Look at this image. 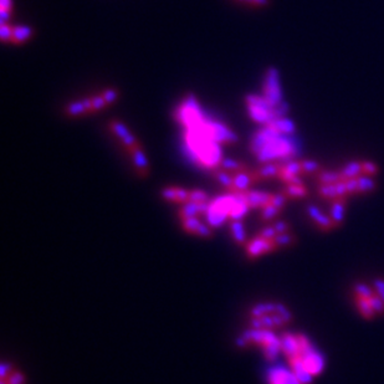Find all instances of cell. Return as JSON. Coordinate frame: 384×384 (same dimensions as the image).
<instances>
[{
  "label": "cell",
  "mask_w": 384,
  "mask_h": 384,
  "mask_svg": "<svg viewBox=\"0 0 384 384\" xmlns=\"http://www.w3.org/2000/svg\"><path fill=\"white\" fill-rule=\"evenodd\" d=\"M251 151L261 163L276 160L288 162L300 155V146L293 134L283 133L272 126L266 125L254 136Z\"/></svg>",
  "instance_id": "cell-1"
},
{
  "label": "cell",
  "mask_w": 384,
  "mask_h": 384,
  "mask_svg": "<svg viewBox=\"0 0 384 384\" xmlns=\"http://www.w3.org/2000/svg\"><path fill=\"white\" fill-rule=\"evenodd\" d=\"M292 315L283 303L262 302L250 310L251 328L274 329L290 323Z\"/></svg>",
  "instance_id": "cell-2"
},
{
  "label": "cell",
  "mask_w": 384,
  "mask_h": 384,
  "mask_svg": "<svg viewBox=\"0 0 384 384\" xmlns=\"http://www.w3.org/2000/svg\"><path fill=\"white\" fill-rule=\"evenodd\" d=\"M250 345L259 346L269 361H275L281 352V337H277L271 329L251 328L244 332L239 337L238 346L245 347Z\"/></svg>",
  "instance_id": "cell-3"
},
{
  "label": "cell",
  "mask_w": 384,
  "mask_h": 384,
  "mask_svg": "<svg viewBox=\"0 0 384 384\" xmlns=\"http://www.w3.org/2000/svg\"><path fill=\"white\" fill-rule=\"evenodd\" d=\"M246 105L250 117L255 122L261 123L266 126L277 118L286 117L288 107L285 102H283L279 107H274L264 98V96H256V95H249L246 97Z\"/></svg>",
  "instance_id": "cell-4"
},
{
  "label": "cell",
  "mask_w": 384,
  "mask_h": 384,
  "mask_svg": "<svg viewBox=\"0 0 384 384\" xmlns=\"http://www.w3.org/2000/svg\"><path fill=\"white\" fill-rule=\"evenodd\" d=\"M288 362H297V363H300L314 378L320 376L323 372L324 367H326V359H324L323 354L319 350H316V347L312 345L309 337L303 343L301 352L296 357L290 358Z\"/></svg>",
  "instance_id": "cell-5"
},
{
  "label": "cell",
  "mask_w": 384,
  "mask_h": 384,
  "mask_svg": "<svg viewBox=\"0 0 384 384\" xmlns=\"http://www.w3.org/2000/svg\"><path fill=\"white\" fill-rule=\"evenodd\" d=\"M264 98L269 102L270 105L274 107H279L283 103V94H281V87H280L279 72L276 68L271 67L267 70L266 77H265L264 84Z\"/></svg>",
  "instance_id": "cell-6"
},
{
  "label": "cell",
  "mask_w": 384,
  "mask_h": 384,
  "mask_svg": "<svg viewBox=\"0 0 384 384\" xmlns=\"http://www.w3.org/2000/svg\"><path fill=\"white\" fill-rule=\"evenodd\" d=\"M267 384H302L291 368L274 366L266 373Z\"/></svg>",
  "instance_id": "cell-7"
},
{
  "label": "cell",
  "mask_w": 384,
  "mask_h": 384,
  "mask_svg": "<svg viewBox=\"0 0 384 384\" xmlns=\"http://www.w3.org/2000/svg\"><path fill=\"white\" fill-rule=\"evenodd\" d=\"M279 246L275 243V239H266L257 235L246 244V253L250 257H259L265 254L272 253Z\"/></svg>",
  "instance_id": "cell-8"
},
{
  "label": "cell",
  "mask_w": 384,
  "mask_h": 384,
  "mask_svg": "<svg viewBox=\"0 0 384 384\" xmlns=\"http://www.w3.org/2000/svg\"><path fill=\"white\" fill-rule=\"evenodd\" d=\"M233 175V188L230 192H245L249 191V187L256 181H259L260 177L257 172H248V170H241V172H229Z\"/></svg>",
  "instance_id": "cell-9"
},
{
  "label": "cell",
  "mask_w": 384,
  "mask_h": 384,
  "mask_svg": "<svg viewBox=\"0 0 384 384\" xmlns=\"http://www.w3.org/2000/svg\"><path fill=\"white\" fill-rule=\"evenodd\" d=\"M319 193L321 196L326 199H331V200L346 198V196L350 195L345 181H338L336 183L331 184H321L319 188Z\"/></svg>",
  "instance_id": "cell-10"
},
{
  "label": "cell",
  "mask_w": 384,
  "mask_h": 384,
  "mask_svg": "<svg viewBox=\"0 0 384 384\" xmlns=\"http://www.w3.org/2000/svg\"><path fill=\"white\" fill-rule=\"evenodd\" d=\"M240 194L245 199L249 207L255 208V209H262L266 207L272 198V194L260 191H245L240 192Z\"/></svg>",
  "instance_id": "cell-11"
},
{
  "label": "cell",
  "mask_w": 384,
  "mask_h": 384,
  "mask_svg": "<svg viewBox=\"0 0 384 384\" xmlns=\"http://www.w3.org/2000/svg\"><path fill=\"white\" fill-rule=\"evenodd\" d=\"M110 128L111 131H112L113 133L121 139V142H122L123 146L127 148V151H129V149L133 148V147L139 146L138 141L134 138V136L131 133V132L128 131L127 127H126L123 123L118 122V121H111Z\"/></svg>",
  "instance_id": "cell-12"
},
{
  "label": "cell",
  "mask_w": 384,
  "mask_h": 384,
  "mask_svg": "<svg viewBox=\"0 0 384 384\" xmlns=\"http://www.w3.org/2000/svg\"><path fill=\"white\" fill-rule=\"evenodd\" d=\"M307 214L311 218L312 222L322 230H331L336 227L337 225L332 220L331 215H327L322 212L321 209L316 207V205H309L307 207Z\"/></svg>",
  "instance_id": "cell-13"
},
{
  "label": "cell",
  "mask_w": 384,
  "mask_h": 384,
  "mask_svg": "<svg viewBox=\"0 0 384 384\" xmlns=\"http://www.w3.org/2000/svg\"><path fill=\"white\" fill-rule=\"evenodd\" d=\"M182 225L188 233L194 234V235L203 236V238H209L212 235L210 227L204 225L196 217L184 218V219H182Z\"/></svg>",
  "instance_id": "cell-14"
},
{
  "label": "cell",
  "mask_w": 384,
  "mask_h": 384,
  "mask_svg": "<svg viewBox=\"0 0 384 384\" xmlns=\"http://www.w3.org/2000/svg\"><path fill=\"white\" fill-rule=\"evenodd\" d=\"M162 196L167 200L173 201V203H182L186 204L191 200V191H187L183 188H174L169 187L162 191Z\"/></svg>",
  "instance_id": "cell-15"
},
{
  "label": "cell",
  "mask_w": 384,
  "mask_h": 384,
  "mask_svg": "<svg viewBox=\"0 0 384 384\" xmlns=\"http://www.w3.org/2000/svg\"><path fill=\"white\" fill-rule=\"evenodd\" d=\"M129 153L132 156V160H133L134 165H136L137 170L141 175H147L148 174V160H147L146 156H144L143 151H142L141 146H136L133 148L129 149Z\"/></svg>",
  "instance_id": "cell-16"
},
{
  "label": "cell",
  "mask_w": 384,
  "mask_h": 384,
  "mask_svg": "<svg viewBox=\"0 0 384 384\" xmlns=\"http://www.w3.org/2000/svg\"><path fill=\"white\" fill-rule=\"evenodd\" d=\"M345 213H346V198H340L333 200L331 208V218L332 220L335 222V224L337 226H340L342 224V222L345 220Z\"/></svg>",
  "instance_id": "cell-17"
},
{
  "label": "cell",
  "mask_w": 384,
  "mask_h": 384,
  "mask_svg": "<svg viewBox=\"0 0 384 384\" xmlns=\"http://www.w3.org/2000/svg\"><path fill=\"white\" fill-rule=\"evenodd\" d=\"M341 178L342 181L346 179H351V178H357L363 175V168H362V162H357V160H353L350 162L347 165L343 167L342 170H340Z\"/></svg>",
  "instance_id": "cell-18"
},
{
  "label": "cell",
  "mask_w": 384,
  "mask_h": 384,
  "mask_svg": "<svg viewBox=\"0 0 384 384\" xmlns=\"http://www.w3.org/2000/svg\"><path fill=\"white\" fill-rule=\"evenodd\" d=\"M307 188L305 187V184L302 182H298V183H291L286 184V188L284 191L288 198H305L307 195Z\"/></svg>",
  "instance_id": "cell-19"
},
{
  "label": "cell",
  "mask_w": 384,
  "mask_h": 384,
  "mask_svg": "<svg viewBox=\"0 0 384 384\" xmlns=\"http://www.w3.org/2000/svg\"><path fill=\"white\" fill-rule=\"evenodd\" d=\"M32 36V29L30 27H14L13 36L10 42L13 44H23L24 41L29 40Z\"/></svg>",
  "instance_id": "cell-20"
},
{
  "label": "cell",
  "mask_w": 384,
  "mask_h": 384,
  "mask_svg": "<svg viewBox=\"0 0 384 384\" xmlns=\"http://www.w3.org/2000/svg\"><path fill=\"white\" fill-rule=\"evenodd\" d=\"M355 303H357L358 311L364 319H373L376 311L372 307L371 302H369V298H363V297H355Z\"/></svg>",
  "instance_id": "cell-21"
},
{
  "label": "cell",
  "mask_w": 384,
  "mask_h": 384,
  "mask_svg": "<svg viewBox=\"0 0 384 384\" xmlns=\"http://www.w3.org/2000/svg\"><path fill=\"white\" fill-rule=\"evenodd\" d=\"M230 230H231V235L235 239V241L238 244H244L246 240L245 235V229H244V225L241 224L240 220H231V224H230Z\"/></svg>",
  "instance_id": "cell-22"
},
{
  "label": "cell",
  "mask_w": 384,
  "mask_h": 384,
  "mask_svg": "<svg viewBox=\"0 0 384 384\" xmlns=\"http://www.w3.org/2000/svg\"><path fill=\"white\" fill-rule=\"evenodd\" d=\"M280 168H281V164H277V163L275 162L265 163L264 167H261L259 170H256V172H257V175L260 177V179H261V178L279 177Z\"/></svg>",
  "instance_id": "cell-23"
},
{
  "label": "cell",
  "mask_w": 384,
  "mask_h": 384,
  "mask_svg": "<svg viewBox=\"0 0 384 384\" xmlns=\"http://www.w3.org/2000/svg\"><path fill=\"white\" fill-rule=\"evenodd\" d=\"M317 177H319L320 184H331L342 181L341 173L335 172V170H323V172H320Z\"/></svg>",
  "instance_id": "cell-24"
},
{
  "label": "cell",
  "mask_w": 384,
  "mask_h": 384,
  "mask_svg": "<svg viewBox=\"0 0 384 384\" xmlns=\"http://www.w3.org/2000/svg\"><path fill=\"white\" fill-rule=\"evenodd\" d=\"M220 169L226 170V172H241V170H248L245 164L238 162L235 160H223L219 165Z\"/></svg>",
  "instance_id": "cell-25"
},
{
  "label": "cell",
  "mask_w": 384,
  "mask_h": 384,
  "mask_svg": "<svg viewBox=\"0 0 384 384\" xmlns=\"http://www.w3.org/2000/svg\"><path fill=\"white\" fill-rule=\"evenodd\" d=\"M89 113L86 106H85L84 101H76L70 103V105L66 107V115L71 116V117H75V116H81Z\"/></svg>",
  "instance_id": "cell-26"
},
{
  "label": "cell",
  "mask_w": 384,
  "mask_h": 384,
  "mask_svg": "<svg viewBox=\"0 0 384 384\" xmlns=\"http://www.w3.org/2000/svg\"><path fill=\"white\" fill-rule=\"evenodd\" d=\"M359 179V194H366L376 188V183L369 175H361Z\"/></svg>",
  "instance_id": "cell-27"
},
{
  "label": "cell",
  "mask_w": 384,
  "mask_h": 384,
  "mask_svg": "<svg viewBox=\"0 0 384 384\" xmlns=\"http://www.w3.org/2000/svg\"><path fill=\"white\" fill-rule=\"evenodd\" d=\"M280 212H281L280 208L275 207V205H272L271 203H269L266 207H264L261 209V219L265 220V222H269V220L274 219L275 217H277V215L280 214Z\"/></svg>",
  "instance_id": "cell-28"
},
{
  "label": "cell",
  "mask_w": 384,
  "mask_h": 384,
  "mask_svg": "<svg viewBox=\"0 0 384 384\" xmlns=\"http://www.w3.org/2000/svg\"><path fill=\"white\" fill-rule=\"evenodd\" d=\"M376 293V291L373 288H371L369 286H367L366 284H357L354 286V295L355 297H363V298H369Z\"/></svg>",
  "instance_id": "cell-29"
},
{
  "label": "cell",
  "mask_w": 384,
  "mask_h": 384,
  "mask_svg": "<svg viewBox=\"0 0 384 384\" xmlns=\"http://www.w3.org/2000/svg\"><path fill=\"white\" fill-rule=\"evenodd\" d=\"M275 243L276 245L279 246H290L291 244L295 243V236L290 233H284V234H279V235L275 238Z\"/></svg>",
  "instance_id": "cell-30"
},
{
  "label": "cell",
  "mask_w": 384,
  "mask_h": 384,
  "mask_svg": "<svg viewBox=\"0 0 384 384\" xmlns=\"http://www.w3.org/2000/svg\"><path fill=\"white\" fill-rule=\"evenodd\" d=\"M301 167H302L303 174L316 173L320 170V164L315 160H301Z\"/></svg>",
  "instance_id": "cell-31"
},
{
  "label": "cell",
  "mask_w": 384,
  "mask_h": 384,
  "mask_svg": "<svg viewBox=\"0 0 384 384\" xmlns=\"http://www.w3.org/2000/svg\"><path fill=\"white\" fill-rule=\"evenodd\" d=\"M369 302H371L372 307L376 311V314H384V301L379 297L377 293H374L372 297H369Z\"/></svg>",
  "instance_id": "cell-32"
},
{
  "label": "cell",
  "mask_w": 384,
  "mask_h": 384,
  "mask_svg": "<svg viewBox=\"0 0 384 384\" xmlns=\"http://www.w3.org/2000/svg\"><path fill=\"white\" fill-rule=\"evenodd\" d=\"M359 177L357 178H351V179H346V187H347V191L350 195H353V194H358L359 193Z\"/></svg>",
  "instance_id": "cell-33"
},
{
  "label": "cell",
  "mask_w": 384,
  "mask_h": 384,
  "mask_svg": "<svg viewBox=\"0 0 384 384\" xmlns=\"http://www.w3.org/2000/svg\"><path fill=\"white\" fill-rule=\"evenodd\" d=\"M13 28L8 24H1V28H0V37L3 41H9L10 42L11 36H13Z\"/></svg>",
  "instance_id": "cell-34"
},
{
  "label": "cell",
  "mask_w": 384,
  "mask_h": 384,
  "mask_svg": "<svg viewBox=\"0 0 384 384\" xmlns=\"http://www.w3.org/2000/svg\"><path fill=\"white\" fill-rule=\"evenodd\" d=\"M362 168H363V175H376L378 172V167L374 164L373 162H369V160H364L362 162Z\"/></svg>",
  "instance_id": "cell-35"
},
{
  "label": "cell",
  "mask_w": 384,
  "mask_h": 384,
  "mask_svg": "<svg viewBox=\"0 0 384 384\" xmlns=\"http://www.w3.org/2000/svg\"><path fill=\"white\" fill-rule=\"evenodd\" d=\"M91 101H92V112H95V111L102 110V108H103L106 105H107V103H106V101H105V98L102 97V95H97V96L92 97Z\"/></svg>",
  "instance_id": "cell-36"
},
{
  "label": "cell",
  "mask_w": 384,
  "mask_h": 384,
  "mask_svg": "<svg viewBox=\"0 0 384 384\" xmlns=\"http://www.w3.org/2000/svg\"><path fill=\"white\" fill-rule=\"evenodd\" d=\"M102 97L105 98L107 105H111V103H113V102L118 98V91L115 89L106 90V91H103V94H102Z\"/></svg>",
  "instance_id": "cell-37"
},
{
  "label": "cell",
  "mask_w": 384,
  "mask_h": 384,
  "mask_svg": "<svg viewBox=\"0 0 384 384\" xmlns=\"http://www.w3.org/2000/svg\"><path fill=\"white\" fill-rule=\"evenodd\" d=\"M259 235L262 236V238H266V239H275L277 235H279V234H277V231H276V229H275L274 225H269V226L264 227V229L260 231Z\"/></svg>",
  "instance_id": "cell-38"
},
{
  "label": "cell",
  "mask_w": 384,
  "mask_h": 384,
  "mask_svg": "<svg viewBox=\"0 0 384 384\" xmlns=\"http://www.w3.org/2000/svg\"><path fill=\"white\" fill-rule=\"evenodd\" d=\"M374 291L384 301V280L378 279L374 281Z\"/></svg>",
  "instance_id": "cell-39"
},
{
  "label": "cell",
  "mask_w": 384,
  "mask_h": 384,
  "mask_svg": "<svg viewBox=\"0 0 384 384\" xmlns=\"http://www.w3.org/2000/svg\"><path fill=\"white\" fill-rule=\"evenodd\" d=\"M274 226H275V229H276L277 234L288 233V230H290V225H288L286 222H277V223H275Z\"/></svg>",
  "instance_id": "cell-40"
},
{
  "label": "cell",
  "mask_w": 384,
  "mask_h": 384,
  "mask_svg": "<svg viewBox=\"0 0 384 384\" xmlns=\"http://www.w3.org/2000/svg\"><path fill=\"white\" fill-rule=\"evenodd\" d=\"M238 1H241V3H245V4H250V5H255V6H266L267 4L270 3V0H238Z\"/></svg>",
  "instance_id": "cell-41"
},
{
  "label": "cell",
  "mask_w": 384,
  "mask_h": 384,
  "mask_svg": "<svg viewBox=\"0 0 384 384\" xmlns=\"http://www.w3.org/2000/svg\"><path fill=\"white\" fill-rule=\"evenodd\" d=\"M11 10H6V9H0V23L6 24V21L10 19Z\"/></svg>",
  "instance_id": "cell-42"
},
{
  "label": "cell",
  "mask_w": 384,
  "mask_h": 384,
  "mask_svg": "<svg viewBox=\"0 0 384 384\" xmlns=\"http://www.w3.org/2000/svg\"><path fill=\"white\" fill-rule=\"evenodd\" d=\"M0 9L11 10V0H0Z\"/></svg>",
  "instance_id": "cell-43"
}]
</instances>
